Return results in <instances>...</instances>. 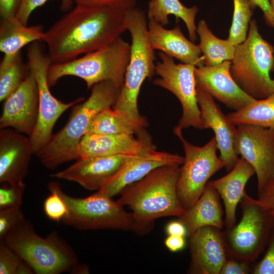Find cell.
<instances>
[{
  "instance_id": "14",
  "label": "cell",
  "mask_w": 274,
  "mask_h": 274,
  "mask_svg": "<svg viewBox=\"0 0 274 274\" xmlns=\"http://www.w3.org/2000/svg\"><path fill=\"white\" fill-rule=\"evenodd\" d=\"M154 148L140 153L80 158L67 168L52 174L50 177L76 182L88 190L98 191L128 160Z\"/></svg>"
},
{
  "instance_id": "3",
  "label": "cell",
  "mask_w": 274,
  "mask_h": 274,
  "mask_svg": "<svg viewBox=\"0 0 274 274\" xmlns=\"http://www.w3.org/2000/svg\"><path fill=\"white\" fill-rule=\"evenodd\" d=\"M91 89L88 99L74 106L65 126L53 134L49 143L36 154L46 168L52 169L63 163L78 159L79 144L92 118L102 110L113 106L121 89L108 80L97 83Z\"/></svg>"
},
{
  "instance_id": "1",
  "label": "cell",
  "mask_w": 274,
  "mask_h": 274,
  "mask_svg": "<svg viewBox=\"0 0 274 274\" xmlns=\"http://www.w3.org/2000/svg\"><path fill=\"white\" fill-rule=\"evenodd\" d=\"M126 30L125 11L76 5L45 31L43 41L52 63H62L108 46Z\"/></svg>"
},
{
  "instance_id": "28",
  "label": "cell",
  "mask_w": 274,
  "mask_h": 274,
  "mask_svg": "<svg viewBox=\"0 0 274 274\" xmlns=\"http://www.w3.org/2000/svg\"><path fill=\"white\" fill-rule=\"evenodd\" d=\"M30 72L21 51L4 55L0 63V101H4L23 83Z\"/></svg>"
},
{
  "instance_id": "45",
  "label": "cell",
  "mask_w": 274,
  "mask_h": 274,
  "mask_svg": "<svg viewBox=\"0 0 274 274\" xmlns=\"http://www.w3.org/2000/svg\"><path fill=\"white\" fill-rule=\"evenodd\" d=\"M35 273L31 267L22 260L19 265L16 274H33Z\"/></svg>"
},
{
  "instance_id": "40",
  "label": "cell",
  "mask_w": 274,
  "mask_h": 274,
  "mask_svg": "<svg viewBox=\"0 0 274 274\" xmlns=\"http://www.w3.org/2000/svg\"><path fill=\"white\" fill-rule=\"evenodd\" d=\"M257 199L274 217V180L258 193Z\"/></svg>"
},
{
  "instance_id": "36",
  "label": "cell",
  "mask_w": 274,
  "mask_h": 274,
  "mask_svg": "<svg viewBox=\"0 0 274 274\" xmlns=\"http://www.w3.org/2000/svg\"><path fill=\"white\" fill-rule=\"evenodd\" d=\"M48 0H22L16 17L24 25H27L29 18L37 8L43 5ZM73 0H61V10L64 12L71 10Z\"/></svg>"
},
{
  "instance_id": "38",
  "label": "cell",
  "mask_w": 274,
  "mask_h": 274,
  "mask_svg": "<svg viewBox=\"0 0 274 274\" xmlns=\"http://www.w3.org/2000/svg\"><path fill=\"white\" fill-rule=\"evenodd\" d=\"M76 5L109 6L126 11L135 7L136 0H73Z\"/></svg>"
},
{
  "instance_id": "18",
  "label": "cell",
  "mask_w": 274,
  "mask_h": 274,
  "mask_svg": "<svg viewBox=\"0 0 274 274\" xmlns=\"http://www.w3.org/2000/svg\"><path fill=\"white\" fill-rule=\"evenodd\" d=\"M196 97L201 119L206 129L211 128L214 131L220 153L219 157L228 172L239 159L234 149L236 125L221 111L210 94L196 87Z\"/></svg>"
},
{
  "instance_id": "7",
  "label": "cell",
  "mask_w": 274,
  "mask_h": 274,
  "mask_svg": "<svg viewBox=\"0 0 274 274\" xmlns=\"http://www.w3.org/2000/svg\"><path fill=\"white\" fill-rule=\"evenodd\" d=\"M130 53L131 45L119 37L108 46L79 58L52 63L47 75L49 86H54L63 77L72 76L84 80L88 89L108 80L121 88Z\"/></svg>"
},
{
  "instance_id": "8",
  "label": "cell",
  "mask_w": 274,
  "mask_h": 274,
  "mask_svg": "<svg viewBox=\"0 0 274 274\" xmlns=\"http://www.w3.org/2000/svg\"><path fill=\"white\" fill-rule=\"evenodd\" d=\"M48 190L56 193L64 201L67 214L63 224L78 230L114 229L132 231L136 233L135 222L132 213L106 194L97 191L84 198L71 196L62 190L57 181L50 182Z\"/></svg>"
},
{
  "instance_id": "17",
  "label": "cell",
  "mask_w": 274,
  "mask_h": 274,
  "mask_svg": "<svg viewBox=\"0 0 274 274\" xmlns=\"http://www.w3.org/2000/svg\"><path fill=\"white\" fill-rule=\"evenodd\" d=\"M231 61L211 66L202 65L195 67L196 87L212 95L228 109L237 111L255 99L246 93L237 85L230 73Z\"/></svg>"
},
{
  "instance_id": "20",
  "label": "cell",
  "mask_w": 274,
  "mask_h": 274,
  "mask_svg": "<svg viewBox=\"0 0 274 274\" xmlns=\"http://www.w3.org/2000/svg\"><path fill=\"white\" fill-rule=\"evenodd\" d=\"M184 157L156 148L125 162L98 191L113 197L128 186L140 180L154 168L165 164L182 165Z\"/></svg>"
},
{
  "instance_id": "35",
  "label": "cell",
  "mask_w": 274,
  "mask_h": 274,
  "mask_svg": "<svg viewBox=\"0 0 274 274\" xmlns=\"http://www.w3.org/2000/svg\"><path fill=\"white\" fill-rule=\"evenodd\" d=\"M22 259L10 247L0 242V273L16 274Z\"/></svg>"
},
{
  "instance_id": "33",
  "label": "cell",
  "mask_w": 274,
  "mask_h": 274,
  "mask_svg": "<svg viewBox=\"0 0 274 274\" xmlns=\"http://www.w3.org/2000/svg\"><path fill=\"white\" fill-rule=\"evenodd\" d=\"M25 219L21 207L0 210V241Z\"/></svg>"
},
{
  "instance_id": "39",
  "label": "cell",
  "mask_w": 274,
  "mask_h": 274,
  "mask_svg": "<svg viewBox=\"0 0 274 274\" xmlns=\"http://www.w3.org/2000/svg\"><path fill=\"white\" fill-rule=\"evenodd\" d=\"M249 263L228 257L223 264L220 274H248L251 272Z\"/></svg>"
},
{
  "instance_id": "4",
  "label": "cell",
  "mask_w": 274,
  "mask_h": 274,
  "mask_svg": "<svg viewBox=\"0 0 274 274\" xmlns=\"http://www.w3.org/2000/svg\"><path fill=\"white\" fill-rule=\"evenodd\" d=\"M125 20L131 38L130 57L123 85L112 108L123 113L134 124L144 128L148 126V122L139 113L138 98L144 81L146 79L151 80L156 74V57L149 40L145 12L134 7L125 11Z\"/></svg>"
},
{
  "instance_id": "32",
  "label": "cell",
  "mask_w": 274,
  "mask_h": 274,
  "mask_svg": "<svg viewBox=\"0 0 274 274\" xmlns=\"http://www.w3.org/2000/svg\"><path fill=\"white\" fill-rule=\"evenodd\" d=\"M25 188L23 182L3 184L0 188V210L21 207Z\"/></svg>"
},
{
  "instance_id": "26",
  "label": "cell",
  "mask_w": 274,
  "mask_h": 274,
  "mask_svg": "<svg viewBox=\"0 0 274 274\" xmlns=\"http://www.w3.org/2000/svg\"><path fill=\"white\" fill-rule=\"evenodd\" d=\"M198 11L196 6L187 8L179 0H150L147 17L148 20H153L162 26L169 23L170 15H174L178 20L181 19L187 28L190 41L194 42L197 39L195 19Z\"/></svg>"
},
{
  "instance_id": "47",
  "label": "cell",
  "mask_w": 274,
  "mask_h": 274,
  "mask_svg": "<svg viewBox=\"0 0 274 274\" xmlns=\"http://www.w3.org/2000/svg\"><path fill=\"white\" fill-rule=\"evenodd\" d=\"M269 1L271 8L274 12V0H269Z\"/></svg>"
},
{
  "instance_id": "16",
  "label": "cell",
  "mask_w": 274,
  "mask_h": 274,
  "mask_svg": "<svg viewBox=\"0 0 274 274\" xmlns=\"http://www.w3.org/2000/svg\"><path fill=\"white\" fill-rule=\"evenodd\" d=\"M191 261L188 273L220 274L229 255L223 232L216 227L203 226L189 236Z\"/></svg>"
},
{
  "instance_id": "9",
  "label": "cell",
  "mask_w": 274,
  "mask_h": 274,
  "mask_svg": "<svg viewBox=\"0 0 274 274\" xmlns=\"http://www.w3.org/2000/svg\"><path fill=\"white\" fill-rule=\"evenodd\" d=\"M239 203V221L223 232L229 257L251 263L258 258L269 241L274 217L246 192Z\"/></svg>"
},
{
  "instance_id": "21",
  "label": "cell",
  "mask_w": 274,
  "mask_h": 274,
  "mask_svg": "<svg viewBox=\"0 0 274 274\" xmlns=\"http://www.w3.org/2000/svg\"><path fill=\"white\" fill-rule=\"evenodd\" d=\"M133 134H98L86 133L81 139L78 149V159L94 156H108L144 152L156 148L149 134L143 128Z\"/></svg>"
},
{
  "instance_id": "6",
  "label": "cell",
  "mask_w": 274,
  "mask_h": 274,
  "mask_svg": "<svg viewBox=\"0 0 274 274\" xmlns=\"http://www.w3.org/2000/svg\"><path fill=\"white\" fill-rule=\"evenodd\" d=\"M274 47L258 31L256 21L250 22L247 37L235 46L230 66V75L246 93L255 99L274 93Z\"/></svg>"
},
{
  "instance_id": "34",
  "label": "cell",
  "mask_w": 274,
  "mask_h": 274,
  "mask_svg": "<svg viewBox=\"0 0 274 274\" xmlns=\"http://www.w3.org/2000/svg\"><path fill=\"white\" fill-rule=\"evenodd\" d=\"M50 193L44 201V211L48 218L59 222L67 214V208L63 199L56 193L53 191Z\"/></svg>"
},
{
  "instance_id": "24",
  "label": "cell",
  "mask_w": 274,
  "mask_h": 274,
  "mask_svg": "<svg viewBox=\"0 0 274 274\" xmlns=\"http://www.w3.org/2000/svg\"><path fill=\"white\" fill-rule=\"evenodd\" d=\"M220 198L217 190L208 182L199 199L178 217V220L186 226L188 236L203 226L223 229L224 221Z\"/></svg>"
},
{
  "instance_id": "43",
  "label": "cell",
  "mask_w": 274,
  "mask_h": 274,
  "mask_svg": "<svg viewBox=\"0 0 274 274\" xmlns=\"http://www.w3.org/2000/svg\"><path fill=\"white\" fill-rule=\"evenodd\" d=\"M164 244L170 251L177 252L184 248L186 245L185 237L181 236L168 235L165 240Z\"/></svg>"
},
{
  "instance_id": "44",
  "label": "cell",
  "mask_w": 274,
  "mask_h": 274,
  "mask_svg": "<svg viewBox=\"0 0 274 274\" xmlns=\"http://www.w3.org/2000/svg\"><path fill=\"white\" fill-rule=\"evenodd\" d=\"M165 231L168 235L188 236L186 226L179 220L169 222L166 226Z\"/></svg>"
},
{
  "instance_id": "10",
  "label": "cell",
  "mask_w": 274,
  "mask_h": 274,
  "mask_svg": "<svg viewBox=\"0 0 274 274\" xmlns=\"http://www.w3.org/2000/svg\"><path fill=\"white\" fill-rule=\"evenodd\" d=\"M41 41L34 42L27 48V64L37 83L39 91V115L35 128L29 136L33 154L41 150L50 141L56 121L68 109L82 101L84 98L64 103L51 93L47 79L52 61L45 52Z\"/></svg>"
},
{
  "instance_id": "29",
  "label": "cell",
  "mask_w": 274,
  "mask_h": 274,
  "mask_svg": "<svg viewBox=\"0 0 274 274\" xmlns=\"http://www.w3.org/2000/svg\"><path fill=\"white\" fill-rule=\"evenodd\" d=\"M235 125L248 124L274 129V93L227 115Z\"/></svg>"
},
{
  "instance_id": "13",
  "label": "cell",
  "mask_w": 274,
  "mask_h": 274,
  "mask_svg": "<svg viewBox=\"0 0 274 274\" xmlns=\"http://www.w3.org/2000/svg\"><path fill=\"white\" fill-rule=\"evenodd\" d=\"M236 126V154L253 167L258 193L274 180V129L243 124Z\"/></svg>"
},
{
  "instance_id": "46",
  "label": "cell",
  "mask_w": 274,
  "mask_h": 274,
  "mask_svg": "<svg viewBox=\"0 0 274 274\" xmlns=\"http://www.w3.org/2000/svg\"><path fill=\"white\" fill-rule=\"evenodd\" d=\"M74 273H88L89 270L87 265L85 264H80L79 263L76 265L70 271Z\"/></svg>"
},
{
  "instance_id": "5",
  "label": "cell",
  "mask_w": 274,
  "mask_h": 274,
  "mask_svg": "<svg viewBox=\"0 0 274 274\" xmlns=\"http://www.w3.org/2000/svg\"><path fill=\"white\" fill-rule=\"evenodd\" d=\"M0 242L12 249L35 273L70 272L78 263L73 249L56 231L41 237L26 219Z\"/></svg>"
},
{
  "instance_id": "19",
  "label": "cell",
  "mask_w": 274,
  "mask_h": 274,
  "mask_svg": "<svg viewBox=\"0 0 274 274\" xmlns=\"http://www.w3.org/2000/svg\"><path fill=\"white\" fill-rule=\"evenodd\" d=\"M33 155L29 137L11 128L0 129V182L22 183Z\"/></svg>"
},
{
  "instance_id": "2",
  "label": "cell",
  "mask_w": 274,
  "mask_h": 274,
  "mask_svg": "<svg viewBox=\"0 0 274 274\" xmlns=\"http://www.w3.org/2000/svg\"><path fill=\"white\" fill-rule=\"evenodd\" d=\"M179 166L165 164L157 167L140 180L124 189L117 200L131 210L136 234L148 233L155 220L168 216L180 217L186 211L177 193Z\"/></svg>"
},
{
  "instance_id": "42",
  "label": "cell",
  "mask_w": 274,
  "mask_h": 274,
  "mask_svg": "<svg viewBox=\"0 0 274 274\" xmlns=\"http://www.w3.org/2000/svg\"><path fill=\"white\" fill-rule=\"evenodd\" d=\"M22 0H0L1 18L16 16Z\"/></svg>"
},
{
  "instance_id": "12",
  "label": "cell",
  "mask_w": 274,
  "mask_h": 274,
  "mask_svg": "<svg viewBox=\"0 0 274 274\" xmlns=\"http://www.w3.org/2000/svg\"><path fill=\"white\" fill-rule=\"evenodd\" d=\"M158 56L161 61L156 63L155 73L160 78L154 79L153 83L169 91L180 101L182 115L177 126L181 129L189 127L206 129L196 97L194 77L196 66L189 63L176 64L174 58L161 51Z\"/></svg>"
},
{
  "instance_id": "25",
  "label": "cell",
  "mask_w": 274,
  "mask_h": 274,
  "mask_svg": "<svg viewBox=\"0 0 274 274\" xmlns=\"http://www.w3.org/2000/svg\"><path fill=\"white\" fill-rule=\"evenodd\" d=\"M44 36L45 31L41 25L28 26L16 16L1 18L0 51L4 55L16 53L34 42H42Z\"/></svg>"
},
{
  "instance_id": "30",
  "label": "cell",
  "mask_w": 274,
  "mask_h": 274,
  "mask_svg": "<svg viewBox=\"0 0 274 274\" xmlns=\"http://www.w3.org/2000/svg\"><path fill=\"white\" fill-rule=\"evenodd\" d=\"M111 108L102 110L92 118L86 133L133 134L144 128L134 124L123 113Z\"/></svg>"
},
{
  "instance_id": "27",
  "label": "cell",
  "mask_w": 274,
  "mask_h": 274,
  "mask_svg": "<svg viewBox=\"0 0 274 274\" xmlns=\"http://www.w3.org/2000/svg\"><path fill=\"white\" fill-rule=\"evenodd\" d=\"M196 33L200 39L198 46L204 58V65L213 66L232 60L235 46L227 39L221 40L215 36L204 20L199 21Z\"/></svg>"
},
{
  "instance_id": "11",
  "label": "cell",
  "mask_w": 274,
  "mask_h": 274,
  "mask_svg": "<svg viewBox=\"0 0 274 274\" xmlns=\"http://www.w3.org/2000/svg\"><path fill=\"white\" fill-rule=\"evenodd\" d=\"M174 133L182 143L184 161L180 167L177 182V193L184 209H189L199 199L209 179L225 166L217 155V142L214 136L202 147L189 143L183 136L182 129L177 126Z\"/></svg>"
},
{
  "instance_id": "37",
  "label": "cell",
  "mask_w": 274,
  "mask_h": 274,
  "mask_svg": "<svg viewBox=\"0 0 274 274\" xmlns=\"http://www.w3.org/2000/svg\"><path fill=\"white\" fill-rule=\"evenodd\" d=\"M253 274H274V224L268 248L262 258L251 269Z\"/></svg>"
},
{
  "instance_id": "22",
  "label": "cell",
  "mask_w": 274,
  "mask_h": 274,
  "mask_svg": "<svg viewBox=\"0 0 274 274\" xmlns=\"http://www.w3.org/2000/svg\"><path fill=\"white\" fill-rule=\"evenodd\" d=\"M148 36L152 48L167 55L198 67L204 65V58L198 45L188 40L179 25L172 29L165 28L153 20H148Z\"/></svg>"
},
{
  "instance_id": "23",
  "label": "cell",
  "mask_w": 274,
  "mask_h": 274,
  "mask_svg": "<svg viewBox=\"0 0 274 274\" xmlns=\"http://www.w3.org/2000/svg\"><path fill=\"white\" fill-rule=\"evenodd\" d=\"M254 174L255 170L252 165L241 157L228 174L209 182L223 201L226 228L232 227L236 223L237 206L246 192L245 188L246 184Z\"/></svg>"
},
{
  "instance_id": "41",
  "label": "cell",
  "mask_w": 274,
  "mask_h": 274,
  "mask_svg": "<svg viewBox=\"0 0 274 274\" xmlns=\"http://www.w3.org/2000/svg\"><path fill=\"white\" fill-rule=\"evenodd\" d=\"M252 8L255 10L259 7L263 13V18L266 23L274 28V12L270 5L269 0H249Z\"/></svg>"
},
{
  "instance_id": "15",
  "label": "cell",
  "mask_w": 274,
  "mask_h": 274,
  "mask_svg": "<svg viewBox=\"0 0 274 274\" xmlns=\"http://www.w3.org/2000/svg\"><path fill=\"white\" fill-rule=\"evenodd\" d=\"M4 101L0 129L11 128L29 136L37 123L39 101L37 83L31 73Z\"/></svg>"
},
{
  "instance_id": "31",
  "label": "cell",
  "mask_w": 274,
  "mask_h": 274,
  "mask_svg": "<svg viewBox=\"0 0 274 274\" xmlns=\"http://www.w3.org/2000/svg\"><path fill=\"white\" fill-rule=\"evenodd\" d=\"M233 1V19L227 40L236 46L244 42L247 38L249 23L254 10L249 0Z\"/></svg>"
}]
</instances>
